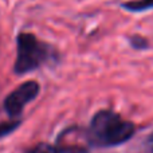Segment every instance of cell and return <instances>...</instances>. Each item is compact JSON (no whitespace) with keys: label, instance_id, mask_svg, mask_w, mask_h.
I'll list each match as a JSON object with an SVG mask.
<instances>
[{"label":"cell","instance_id":"cell-1","mask_svg":"<svg viewBox=\"0 0 153 153\" xmlns=\"http://www.w3.org/2000/svg\"><path fill=\"white\" fill-rule=\"evenodd\" d=\"M91 140L98 145H120L128 141L134 133L133 124L121 120L118 114L103 110L94 116L90 125Z\"/></svg>","mask_w":153,"mask_h":153},{"label":"cell","instance_id":"cell-2","mask_svg":"<svg viewBox=\"0 0 153 153\" xmlns=\"http://www.w3.org/2000/svg\"><path fill=\"white\" fill-rule=\"evenodd\" d=\"M48 56L47 46L42 45L31 34H20L18 38V59L15 63V71L24 74L36 69Z\"/></svg>","mask_w":153,"mask_h":153},{"label":"cell","instance_id":"cell-3","mask_svg":"<svg viewBox=\"0 0 153 153\" xmlns=\"http://www.w3.org/2000/svg\"><path fill=\"white\" fill-rule=\"evenodd\" d=\"M39 93V85L34 81L26 82L13 90L4 101V108L11 117H16L22 113L24 106L31 102Z\"/></svg>","mask_w":153,"mask_h":153},{"label":"cell","instance_id":"cell-4","mask_svg":"<svg viewBox=\"0 0 153 153\" xmlns=\"http://www.w3.org/2000/svg\"><path fill=\"white\" fill-rule=\"evenodd\" d=\"M129 11H145L153 7V0H137V1H129L122 5Z\"/></svg>","mask_w":153,"mask_h":153},{"label":"cell","instance_id":"cell-5","mask_svg":"<svg viewBox=\"0 0 153 153\" xmlns=\"http://www.w3.org/2000/svg\"><path fill=\"white\" fill-rule=\"evenodd\" d=\"M27 153H58L54 146L48 145V144H38L32 149H30Z\"/></svg>","mask_w":153,"mask_h":153},{"label":"cell","instance_id":"cell-6","mask_svg":"<svg viewBox=\"0 0 153 153\" xmlns=\"http://www.w3.org/2000/svg\"><path fill=\"white\" fill-rule=\"evenodd\" d=\"M18 125H19L18 121L3 122V124H0V137H3V136H5V134H8V133H11L16 126H18Z\"/></svg>","mask_w":153,"mask_h":153},{"label":"cell","instance_id":"cell-7","mask_svg":"<svg viewBox=\"0 0 153 153\" xmlns=\"http://www.w3.org/2000/svg\"><path fill=\"white\" fill-rule=\"evenodd\" d=\"M132 45L134 47H145L146 46V40L145 39H141V38H133L132 39Z\"/></svg>","mask_w":153,"mask_h":153},{"label":"cell","instance_id":"cell-8","mask_svg":"<svg viewBox=\"0 0 153 153\" xmlns=\"http://www.w3.org/2000/svg\"><path fill=\"white\" fill-rule=\"evenodd\" d=\"M148 146H149V149L153 152V133L149 136V138H148Z\"/></svg>","mask_w":153,"mask_h":153}]
</instances>
